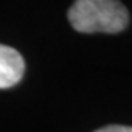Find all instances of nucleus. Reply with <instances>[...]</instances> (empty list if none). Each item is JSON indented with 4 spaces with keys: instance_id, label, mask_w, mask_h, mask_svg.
Instances as JSON below:
<instances>
[{
    "instance_id": "obj_1",
    "label": "nucleus",
    "mask_w": 132,
    "mask_h": 132,
    "mask_svg": "<svg viewBox=\"0 0 132 132\" xmlns=\"http://www.w3.org/2000/svg\"><path fill=\"white\" fill-rule=\"evenodd\" d=\"M69 21L81 34H118L129 24V11L119 0H75Z\"/></svg>"
},
{
    "instance_id": "obj_2",
    "label": "nucleus",
    "mask_w": 132,
    "mask_h": 132,
    "mask_svg": "<svg viewBox=\"0 0 132 132\" xmlns=\"http://www.w3.org/2000/svg\"><path fill=\"white\" fill-rule=\"evenodd\" d=\"M26 64L14 48L0 45V89L13 88L21 81Z\"/></svg>"
},
{
    "instance_id": "obj_3",
    "label": "nucleus",
    "mask_w": 132,
    "mask_h": 132,
    "mask_svg": "<svg viewBox=\"0 0 132 132\" xmlns=\"http://www.w3.org/2000/svg\"><path fill=\"white\" fill-rule=\"evenodd\" d=\"M96 132H132L130 126H105V127H100Z\"/></svg>"
}]
</instances>
